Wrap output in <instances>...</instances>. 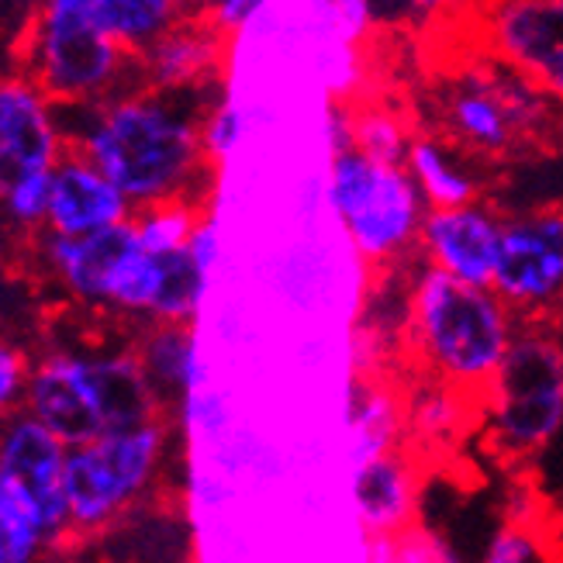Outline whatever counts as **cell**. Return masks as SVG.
I'll return each mask as SVG.
<instances>
[{
    "label": "cell",
    "mask_w": 563,
    "mask_h": 563,
    "mask_svg": "<svg viewBox=\"0 0 563 563\" xmlns=\"http://www.w3.org/2000/svg\"><path fill=\"white\" fill-rule=\"evenodd\" d=\"M222 93L156 90L135 84L108 101L59 108L66 145L80 150L132 208L163 201L205 205L214 159L205 145L208 104Z\"/></svg>",
    "instance_id": "obj_1"
},
{
    "label": "cell",
    "mask_w": 563,
    "mask_h": 563,
    "mask_svg": "<svg viewBox=\"0 0 563 563\" xmlns=\"http://www.w3.org/2000/svg\"><path fill=\"white\" fill-rule=\"evenodd\" d=\"M522 325L492 284H467L422 263L405 301V350L419 377L474 401L492 384Z\"/></svg>",
    "instance_id": "obj_2"
},
{
    "label": "cell",
    "mask_w": 563,
    "mask_h": 563,
    "mask_svg": "<svg viewBox=\"0 0 563 563\" xmlns=\"http://www.w3.org/2000/svg\"><path fill=\"white\" fill-rule=\"evenodd\" d=\"M432 108V129L484 169L540 156L563 142V108L481 48L439 80Z\"/></svg>",
    "instance_id": "obj_3"
},
{
    "label": "cell",
    "mask_w": 563,
    "mask_h": 563,
    "mask_svg": "<svg viewBox=\"0 0 563 563\" xmlns=\"http://www.w3.org/2000/svg\"><path fill=\"white\" fill-rule=\"evenodd\" d=\"M484 450L508 471H532L563 432V322H522L477 398Z\"/></svg>",
    "instance_id": "obj_4"
},
{
    "label": "cell",
    "mask_w": 563,
    "mask_h": 563,
    "mask_svg": "<svg viewBox=\"0 0 563 563\" xmlns=\"http://www.w3.org/2000/svg\"><path fill=\"white\" fill-rule=\"evenodd\" d=\"M174 415H159V419L125 429H108L90 443L69 446L63 487L73 543L90 547L129 511L163 498L169 471H174Z\"/></svg>",
    "instance_id": "obj_5"
},
{
    "label": "cell",
    "mask_w": 563,
    "mask_h": 563,
    "mask_svg": "<svg viewBox=\"0 0 563 563\" xmlns=\"http://www.w3.org/2000/svg\"><path fill=\"white\" fill-rule=\"evenodd\" d=\"M325 187L332 218L371 271H395L419 256L429 205L405 159L374 156L335 132Z\"/></svg>",
    "instance_id": "obj_6"
},
{
    "label": "cell",
    "mask_w": 563,
    "mask_h": 563,
    "mask_svg": "<svg viewBox=\"0 0 563 563\" xmlns=\"http://www.w3.org/2000/svg\"><path fill=\"white\" fill-rule=\"evenodd\" d=\"M63 439L32 411L0 419V550L8 563H45L73 550Z\"/></svg>",
    "instance_id": "obj_7"
},
{
    "label": "cell",
    "mask_w": 563,
    "mask_h": 563,
    "mask_svg": "<svg viewBox=\"0 0 563 563\" xmlns=\"http://www.w3.org/2000/svg\"><path fill=\"white\" fill-rule=\"evenodd\" d=\"M18 69L59 108L108 101L139 84L135 56L93 21L87 0H38L21 32Z\"/></svg>",
    "instance_id": "obj_8"
},
{
    "label": "cell",
    "mask_w": 563,
    "mask_h": 563,
    "mask_svg": "<svg viewBox=\"0 0 563 563\" xmlns=\"http://www.w3.org/2000/svg\"><path fill=\"white\" fill-rule=\"evenodd\" d=\"M492 287L522 322H563V201L505 211Z\"/></svg>",
    "instance_id": "obj_9"
},
{
    "label": "cell",
    "mask_w": 563,
    "mask_h": 563,
    "mask_svg": "<svg viewBox=\"0 0 563 563\" xmlns=\"http://www.w3.org/2000/svg\"><path fill=\"white\" fill-rule=\"evenodd\" d=\"M139 250L142 242L129 218V222L90 235H56L42 229L24 242V260L32 263L35 277L48 280L63 294L66 305L108 322L114 290Z\"/></svg>",
    "instance_id": "obj_10"
},
{
    "label": "cell",
    "mask_w": 563,
    "mask_h": 563,
    "mask_svg": "<svg viewBox=\"0 0 563 563\" xmlns=\"http://www.w3.org/2000/svg\"><path fill=\"white\" fill-rule=\"evenodd\" d=\"M477 48L563 108V0H467Z\"/></svg>",
    "instance_id": "obj_11"
},
{
    "label": "cell",
    "mask_w": 563,
    "mask_h": 563,
    "mask_svg": "<svg viewBox=\"0 0 563 563\" xmlns=\"http://www.w3.org/2000/svg\"><path fill=\"white\" fill-rule=\"evenodd\" d=\"M24 411H32L45 429H53L66 446L90 443L108 432L87 342H45L32 360Z\"/></svg>",
    "instance_id": "obj_12"
},
{
    "label": "cell",
    "mask_w": 563,
    "mask_h": 563,
    "mask_svg": "<svg viewBox=\"0 0 563 563\" xmlns=\"http://www.w3.org/2000/svg\"><path fill=\"white\" fill-rule=\"evenodd\" d=\"M63 153L56 104L21 69L0 73V194L35 174H53Z\"/></svg>",
    "instance_id": "obj_13"
},
{
    "label": "cell",
    "mask_w": 563,
    "mask_h": 563,
    "mask_svg": "<svg viewBox=\"0 0 563 563\" xmlns=\"http://www.w3.org/2000/svg\"><path fill=\"white\" fill-rule=\"evenodd\" d=\"M501 229L505 208H498L492 198L456 208H429L419 242V260L456 280L492 284Z\"/></svg>",
    "instance_id": "obj_14"
},
{
    "label": "cell",
    "mask_w": 563,
    "mask_h": 563,
    "mask_svg": "<svg viewBox=\"0 0 563 563\" xmlns=\"http://www.w3.org/2000/svg\"><path fill=\"white\" fill-rule=\"evenodd\" d=\"M232 38H225L201 14H184L159 42L135 56L139 84L156 90L201 93L222 87Z\"/></svg>",
    "instance_id": "obj_15"
},
{
    "label": "cell",
    "mask_w": 563,
    "mask_h": 563,
    "mask_svg": "<svg viewBox=\"0 0 563 563\" xmlns=\"http://www.w3.org/2000/svg\"><path fill=\"white\" fill-rule=\"evenodd\" d=\"M132 214V201L101 174V166H93L80 150L66 145V153L53 166L45 229L56 235H90L129 222Z\"/></svg>",
    "instance_id": "obj_16"
},
{
    "label": "cell",
    "mask_w": 563,
    "mask_h": 563,
    "mask_svg": "<svg viewBox=\"0 0 563 563\" xmlns=\"http://www.w3.org/2000/svg\"><path fill=\"white\" fill-rule=\"evenodd\" d=\"M353 501H356L360 526L371 540L405 532L408 526L419 522V501H422L419 463L401 446L356 463Z\"/></svg>",
    "instance_id": "obj_17"
},
{
    "label": "cell",
    "mask_w": 563,
    "mask_h": 563,
    "mask_svg": "<svg viewBox=\"0 0 563 563\" xmlns=\"http://www.w3.org/2000/svg\"><path fill=\"white\" fill-rule=\"evenodd\" d=\"M101 563H194V526L169 498H153L90 543Z\"/></svg>",
    "instance_id": "obj_18"
},
{
    "label": "cell",
    "mask_w": 563,
    "mask_h": 563,
    "mask_svg": "<svg viewBox=\"0 0 563 563\" xmlns=\"http://www.w3.org/2000/svg\"><path fill=\"white\" fill-rule=\"evenodd\" d=\"M405 166L411 169L429 208H456L487 198L484 166L435 129L411 135Z\"/></svg>",
    "instance_id": "obj_19"
},
{
    "label": "cell",
    "mask_w": 563,
    "mask_h": 563,
    "mask_svg": "<svg viewBox=\"0 0 563 563\" xmlns=\"http://www.w3.org/2000/svg\"><path fill=\"white\" fill-rule=\"evenodd\" d=\"M132 346L156 384L159 398L174 411L194 387L205 384V363L198 353V335L187 322H150L132 329Z\"/></svg>",
    "instance_id": "obj_20"
},
{
    "label": "cell",
    "mask_w": 563,
    "mask_h": 563,
    "mask_svg": "<svg viewBox=\"0 0 563 563\" xmlns=\"http://www.w3.org/2000/svg\"><path fill=\"white\" fill-rule=\"evenodd\" d=\"M93 21L132 56H142L187 14L180 0H87Z\"/></svg>",
    "instance_id": "obj_21"
},
{
    "label": "cell",
    "mask_w": 563,
    "mask_h": 563,
    "mask_svg": "<svg viewBox=\"0 0 563 563\" xmlns=\"http://www.w3.org/2000/svg\"><path fill=\"white\" fill-rule=\"evenodd\" d=\"M477 422V401L471 395H460V390L422 377L419 390L411 395L405 405V429L415 443H450V439Z\"/></svg>",
    "instance_id": "obj_22"
},
{
    "label": "cell",
    "mask_w": 563,
    "mask_h": 563,
    "mask_svg": "<svg viewBox=\"0 0 563 563\" xmlns=\"http://www.w3.org/2000/svg\"><path fill=\"white\" fill-rule=\"evenodd\" d=\"M350 426H353V453L356 463L371 460L384 450H395L401 429H405V408L395 401L387 390H356L353 408H350Z\"/></svg>",
    "instance_id": "obj_23"
},
{
    "label": "cell",
    "mask_w": 563,
    "mask_h": 563,
    "mask_svg": "<svg viewBox=\"0 0 563 563\" xmlns=\"http://www.w3.org/2000/svg\"><path fill=\"white\" fill-rule=\"evenodd\" d=\"M477 563H563V550L553 543L547 522L508 519L492 532Z\"/></svg>",
    "instance_id": "obj_24"
},
{
    "label": "cell",
    "mask_w": 563,
    "mask_h": 563,
    "mask_svg": "<svg viewBox=\"0 0 563 563\" xmlns=\"http://www.w3.org/2000/svg\"><path fill=\"white\" fill-rule=\"evenodd\" d=\"M342 132L350 142H356L360 150L384 156V159H405L408 142L415 132L401 125V118L390 111H353L342 118Z\"/></svg>",
    "instance_id": "obj_25"
},
{
    "label": "cell",
    "mask_w": 563,
    "mask_h": 563,
    "mask_svg": "<svg viewBox=\"0 0 563 563\" xmlns=\"http://www.w3.org/2000/svg\"><path fill=\"white\" fill-rule=\"evenodd\" d=\"M371 563H460V556L432 529L415 522L405 532L371 540Z\"/></svg>",
    "instance_id": "obj_26"
},
{
    "label": "cell",
    "mask_w": 563,
    "mask_h": 563,
    "mask_svg": "<svg viewBox=\"0 0 563 563\" xmlns=\"http://www.w3.org/2000/svg\"><path fill=\"white\" fill-rule=\"evenodd\" d=\"M250 129V111H242L229 93H218L205 114V145L214 163H222Z\"/></svg>",
    "instance_id": "obj_27"
},
{
    "label": "cell",
    "mask_w": 563,
    "mask_h": 563,
    "mask_svg": "<svg viewBox=\"0 0 563 563\" xmlns=\"http://www.w3.org/2000/svg\"><path fill=\"white\" fill-rule=\"evenodd\" d=\"M35 353L24 342L0 332V419L24 408V387H29Z\"/></svg>",
    "instance_id": "obj_28"
},
{
    "label": "cell",
    "mask_w": 563,
    "mask_h": 563,
    "mask_svg": "<svg viewBox=\"0 0 563 563\" xmlns=\"http://www.w3.org/2000/svg\"><path fill=\"white\" fill-rule=\"evenodd\" d=\"M266 0H208L198 11L211 29H218L225 38H235L242 32H250L256 18L263 14Z\"/></svg>",
    "instance_id": "obj_29"
},
{
    "label": "cell",
    "mask_w": 563,
    "mask_h": 563,
    "mask_svg": "<svg viewBox=\"0 0 563 563\" xmlns=\"http://www.w3.org/2000/svg\"><path fill=\"white\" fill-rule=\"evenodd\" d=\"M24 260V242L18 239V232L8 225V218L0 214V274L11 271L14 263Z\"/></svg>",
    "instance_id": "obj_30"
},
{
    "label": "cell",
    "mask_w": 563,
    "mask_h": 563,
    "mask_svg": "<svg viewBox=\"0 0 563 563\" xmlns=\"http://www.w3.org/2000/svg\"><path fill=\"white\" fill-rule=\"evenodd\" d=\"M547 529H550V536H553V543L563 550V492L553 495L550 505H547Z\"/></svg>",
    "instance_id": "obj_31"
},
{
    "label": "cell",
    "mask_w": 563,
    "mask_h": 563,
    "mask_svg": "<svg viewBox=\"0 0 563 563\" xmlns=\"http://www.w3.org/2000/svg\"><path fill=\"white\" fill-rule=\"evenodd\" d=\"M408 4L419 11V14H446L456 4H467V0H408Z\"/></svg>",
    "instance_id": "obj_32"
},
{
    "label": "cell",
    "mask_w": 563,
    "mask_h": 563,
    "mask_svg": "<svg viewBox=\"0 0 563 563\" xmlns=\"http://www.w3.org/2000/svg\"><path fill=\"white\" fill-rule=\"evenodd\" d=\"M180 4H184V11H187V14H198V11L208 4V0H180Z\"/></svg>",
    "instance_id": "obj_33"
},
{
    "label": "cell",
    "mask_w": 563,
    "mask_h": 563,
    "mask_svg": "<svg viewBox=\"0 0 563 563\" xmlns=\"http://www.w3.org/2000/svg\"><path fill=\"white\" fill-rule=\"evenodd\" d=\"M0 563H8V556H4V550H0Z\"/></svg>",
    "instance_id": "obj_34"
},
{
    "label": "cell",
    "mask_w": 563,
    "mask_h": 563,
    "mask_svg": "<svg viewBox=\"0 0 563 563\" xmlns=\"http://www.w3.org/2000/svg\"><path fill=\"white\" fill-rule=\"evenodd\" d=\"M35 4H38V0H35Z\"/></svg>",
    "instance_id": "obj_35"
}]
</instances>
